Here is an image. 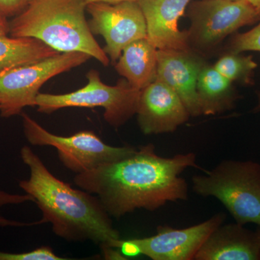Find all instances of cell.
<instances>
[{"label": "cell", "instance_id": "6da1fadb", "mask_svg": "<svg viewBox=\"0 0 260 260\" xmlns=\"http://www.w3.org/2000/svg\"><path fill=\"white\" fill-rule=\"evenodd\" d=\"M196 159L193 153L160 156L150 143L127 158L75 174L74 182L96 195L111 217L119 218L138 209L155 211L168 203L187 200L188 184L181 174L199 167Z\"/></svg>", "mask_w": 260, "mask_h": 260}, {"label": "cell", "instance_id": "7a4b0ae2", "mask_svg": "<svg viewBox=\"0 0 260 260\" xmlns=\"http://www.w3.org/2000/svg\"><path fill=\"white\" fill-rule=\"evenodd\" d=\"M20 157L30 174L19 186L34 198L42 211V218L38 224L50 223L53 232L68 242L90 241L102 249L112 247L121 239L97 196L74 189L53 175L30 147L21 148Z\"/></svg>", "mask_w": 260, "mask_h": 260}, {"label": "cell", "instance_id": "3957f363", "mask_svg": "<svg viewBox=\"0 0 260 260\" xmlns=\"http://www.w3.org/2000/svg\"><path fill=\"white\" fill-rule=\"evenodd\" d=\"M86 7L85 0H30L9 23V34L38 39L59 52L85 53L108 66L110 59L85 18Z\"/></svg>", "mask_w": 260, "mask_h": 260}, {"label": "cell", "instance_id": "277c9868", "mask_svg": "<svg viewBox=\"0 0 260 260\" xmlns=\"http://www.w3.org/2000/svg\"><path fill=\"white\" fill-rule=\"evenodd\" d=\"M192 190L213 197L236 223L260 226V164L253 160H224L209 172L192 178Z\"/></svg>", "mask_w": 260, "mask_h": 260}, {"label": "cell", "instance_id": "5b68a950", "mask_svg": "<svg viewBox=\"0 0 260 260\" xmlns=\"http://www.w3.org/2000/svg\"><path fill=\"white\" fill-rule=\"evenodd\" d=\"M86 77L87 85L76 91L56 95L38 94V112L51 114L68 107H102L104 109V119L115 128L124 125L136 114L141 90L133 88L125 79L114 86L106 85L95 70H90Z\"/></svg>", "mask_w": 260, "mask_h": 260}, {"label": "cell", "instance_id": "8992f818", "mask_svg": "<svg viewBox=\"0 0 260 260\" xmlns=\"http://www.w3.org/2000/svg\"><path fill=\"white\" fill-rule=\"evenodd\" d=\"M23 133L32 145L51 146L65 167L75 174L88 172L104 164L119 161L133 155L138 148L106 144L93 131L84 130L69 137L49 133L37 121L22 112Z\"/></svg>", "mask_w": 260, "mask_h": 260}, {"label": "cell", "instance_id": "52a82bcc", "mask_svg": "<svg viewBox=\"0 0 260 260\" xmlns=\"http://www.w3.org/2000/svg\"><path fill=\"white\" fill-rule=\"evenodd\" d=\"M90 58L79 51L60 52L0 72V114L11 117L21 114L24 108L36 107V99L44 83Z\"/></svg>", "mask_w": 260, "mask_h": 260}, {"label": "cell", "instance_id": "ba28073f", "mask_svg": "<svg viewBox=\"0 0 260 260\" xmlns=\"http://www.w3.org/2000/svg\"><path fill=\"white\" fill-rule=\"evenodd\" d=\"M189 44L201 54L213 50L242 27L260 20L259 12L246 0H198L189 3Z\"/></svg>", "mask_w": 260, "mask_h": 260}, {"label": "cell", "instance_id": "9c48e42d", "mask_svg": "<svg viewBox=\"0 0 260 260\" xmlns=\"http://www.w3.org/2000/svg\"><path fill=\"white\" fill-rule=\"evenodd\" d=\"M226 215L219 213L192 226L175 229L159 226L156 234L143 239H119L115 247L129 256L143 254L153 260H192L210 234L225 221Z\"/></svg>", "mask_w": 260, "mask_h": 260}, {"label": "cell", "instance_id": "30bf717a", "mask_svg": "<svg viewBox=\"0 0 260 260\" xmlns=\"http://www.w3.org/2000/svg\"><path fill=\"white\" fill-rule=\"evenodd\" d=\"M86 10L91 17L90 30L104 38V50L112 62L119 59L128 44L148 36L144 15L137 2L90 3Z\"/></svg>", "mask_w": 260, "mask_h": 260}, {"label": "cell", "instance_id": "8fae6325", "mask_svg": "<svg viewBox=\"0 0 260 260\" xmlns=\"http://www.w3.org/2000/svg\"><path fill=\"white\" fill-rule=\"evenodd\" d=\"M136 114L145 135L173 133L191 116L179 95L158 80L140 92Z\"/></svg>", "mask_w": 260, "mask_h": 260}, {"label": "cell", "instance_id": "7c38bea8", "mask_svg": "<svg viewBox=\"0 0 260 260\" xmlns=\"http://www.w3.org/2000/svg\"><path fill=\"white\" fill-rule=\"evenodd\" d=\"M205 63L201 55L192 49H158L155 80L167 84L179 95L191 116L201 115L197 84Z\"/></svg>", "mask_w": 260, "mask_h": 260}, {"label": "cell", "instance_id": "4fadbf2b", "mask_svg": "<svg viewBox=\"0 0 260 260\" xmlns=\"http://www.w3.org/2000/svg\"><path fill=\"white\" fill-rule=\"evenodd\" d=\"M191 0H138L147 25V39L157 49L190 50L188 30L179 21Z\"/></svg>", "mask_w": 260, "mask_h": 260}, {"label": "cell", "instance_id": "5bb4252c", "mask_svg": "<svg viewBox=\"0 0 260 260\" xmlns=\"http://www.w3.org/2000/svg\"><path fill=\"white\" fill-rule=\"evenodd\" d=\"M195 260H260L256 232L237 223L219 225L210 234Z\"/></svg>", "mask_w": 260, "mask_h": 260}, {"label": "cell", "instance_id": "9a60e30c", "mask_svg": "<svg viewBox=\"0 0 260 260\" xmlns=\"http://www.w3.org/2000/svg\"><path fill=\"white\" fill-rule=\"evenodd\" d=\"M157 64L158 49L146 38L124 48L115 69L133 88L142 90L155 80Z\"/></svg>", "mask_w": 260, "mask_h": 260}, {"label": "cell", "instance_id": "2e32d148", "mask_svg": "<svg viewBox=\"0 0 260 260\" xmlns=\"http://www.w3.org/2000/svg\"><path fill=\"white\" fill-rule=\"evenodd\" d=\"M197 94L200 112L207 116L232 110L239 99L234 83L207 62L198 76Z\"/></svg>", "mask_w": 260, "mask_h": 260}, {"label": "cell", "instance_id": "e0dca14e", "mask_svg": "<svg viewBox=\"0 0 260 260\" xmlns=\"http://www.w3.org/2000/svg\"><path fill=\"white\" fill-rule=\"evenodd\" d=\"M59 51L32 38L0 37V72L56 55Z\"/></svg>", "mask_w": 260, "mask_h": 260}, {"label": "cell", "instance_id": "ac0fdd59", "mask_svg": "<svg viewBox=\"0 0 260 260\" xmlns=\"http://www.w3.org/2000/svg\"><path fill=\"white\" fill-rule=\"evenodd\" d=\"M213 67L232 83L251 85L254 83L253 77L257 64L253 60L252 56L229 51L219 58Z\"/></svg>", "mask_w": 260, "mask_h": 260}, {"label": "cell", "instance_id": "d6986e66", "mask_svg": "<svg viewBox=\"0 0 260 260\" xmlns=\"http://www.w3.org/2000/svg\"><path fill=\"white\" fill-rule=\"evenodd\" d=\"M229 51L239 53L249 51L260 52V22L249 31L236 34L230 42Z\"/></svg>", "mask_w": 260, "mask_h": 260}, {"label": "cell", "instance_id": "ffe728a7", "mask_svg": "<svg viewBox=\"0 0 260 260\" xmlns=\"http://www.w3.org/2000/svg\"><path fill=\"white\" fill-rule=\"evenodd\" d=\"M59 257L49 246H42L28 252L14 253L0 251V260H64Z\"/></svg>", "mask_w": 260, "mask_h": 260}, {"label": "cell", "instance_id": "44dd1931", "mask_svg": "<svg viewBox=\"0 0 260 260\" xmlns=\"http://www.w3.org/2000/svg\"><path fill=\"white\" fill-rule=\"evenodd\" d=\"M30 0H0V14L5 17L18 15L30 3Z\"/></svg>", "mask_w": 260, "mask_h": 260}, {"label": "cell", "instance_id": "7402d4cb", "mask_svg": "<svg viewBox=\"0 0 260 260\" xmlns=\"http://www.w3.org/2000/svg\"><path fill=\"white\" fill-rule=\"evenodd\" d=\"M26 202H34V198L28 194H10L0 190V208L9 205H19Z\"/></svg>", "mask_w": 260, "mask_h": 260}, {"label": "cell", "instance_id": "603a6c76", "mask_svg": "<svg viewBox=\"0 0 260 260\" xmlns=\"http://www.w3.org/2000/svg\"><path fill=\"white\" fill-rule=\"evenodd\" d=\"M38 222L34 223H24V222L15 221V220H9L4 217L0 216V227H23L30 226V225H37Z\"/></svg>", "mask_w": 260, "mask_h": 260}, {"label": "cell", "instance_id": "cb8c5ba5", "mask_svg": "<svg viewBox=\"0 0 260 260\" xmlns=\"http://www.w3.org/2000/svg\"><path fill=\"white\" fill-rule=\"evenodd\" d=\"M10 32V24L7 22L6 17L0 14V37L8 36Z\"/></svg>", "mask_w": 260, "mask_h": 260}, {"label": "cell", "instance_id": "d4e9b609", "mask_svg": "<svg viewBox=\"0 0 260 260\" xmlns=\"http://www.w3.org/2000/svg\"><path fill=\"white\" fill-rule=\"evenodd\" d=\"M138 0H85L87 5L90 3H108V4H117L123 2H137Z\"/></svg>", "mask_w": 260, "mask_h": 260}, {"label": "cell", "instance_id": "484cf974", "mask_svg": "<svg viewBox=\"0 0 260 260\" xmlns=\"http://www.w3.org/2000/svg\"><path fill=\"white\" fill-rule=\"evenodd\" d=\"M246 1L249 2L252 6H254L260 14V0H246Z\"/></svg>", "mask_w": 260, "mask_h": 260}, {"label": "cell", "instance_id": "4316f807", "mask_svg": "<svg viewBox=\"0 0 260 260\" xmlns=\"http://www.w3.org/2000/svg\"><path fill=\"white\" fill-rule=\"evenodd\" d=\"M258 104L256 107L254 108V112H260V92L258 93Z\"/></svg>", "mask_w": 260, "mask_h": 260}, {"label": "cell", "instance_id": "83f0119b", "mask_svg": "<svg viewBox=\"0 0 260 260\" xmlns=\"http://www.w3.org/2000/svg\"><path fill=\"white\" fill-rule=\"evenodd\" d=\"M257 230H256V236H257V239H258V242H259V252H260V226H258Z\"/></svg>", "mask_w": 260, "mask_h": 260}, {"label": "cell", "instance_id": "f1b7e54d", "mask_svg": "<svg viewBox=\"0 0 260 260\" xmlns=\"http://www.w3.org/2000/svg\"><path fill=\"white\" fill-rule=\"evenodd\" d=\"M0 104H1V100H0Z\"/></svg>", "mask_w": 260, "mask_h": 260}]
</instances>
